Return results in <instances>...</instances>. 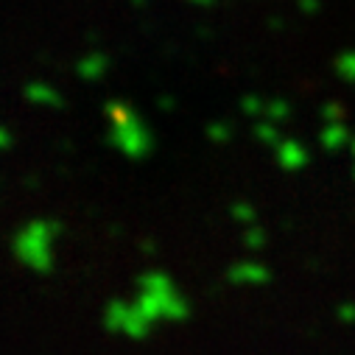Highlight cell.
Returning a JSON list of instances; mask_svg holds the SVG:
<instances>
[{
	"instance_id": "obj_5",
	"label": "cell",
	"mask_w": 355,
	"mask_h": 355,
	"mask_svg": "<svg viewBox=\"0 0 355 355\" xmlns=\"http://www.w3.org/2000/svg\"><path fill=\"white\" fill-rule=\"evenodd\" d=\"M110 67H112V59H110L107 53H101V51H90L87 56L78 59L76 73H78L84 81H98V78H104V76L110 73Z\"/></svg>"
},
{
	"instance_id": "obj_1",
	"label": "cell",
	"mask_w": 355,
	"mask_h": 355,
	"mask_svg": "<svg viewBox=\"0 0 355 355\" xmlns=\"http://www.w3.org/2000/svg\"><path fill=\"white\" fill-rule=\"evenodd\" d=\"M104 115L110 121V143L129 159H143L154 148V135L148 123L137 115V110L126 101H107Z\"/></svg>"
},
{
	"instance_id": "obj_13",
	"label": "cell",
	"mask_w": 355,
	"mask_h": 355,
	"mask_svg": "<svg viewBox=\"0 0 355 355\" xmlns=\"http://www.w3.org/2000/svg\"><path fill=\"white\" fill-rule=\"evenodd\" d=\"M300 3V9L305 12V15H313V12H319V0H297Z\"/></svg>"
},
{
	"instance_id": "obj_18",
	"label": "cell",
	"mask_w": 355,
	"mask_h": 355,
	"mask_svg": "<svg viewBox=\"0 0 355 355\" xmlns=\"http://www.w3.org/2000/svg\"><path fill=\"white\" fill-rule=\"evenodd\" d=\"M132 3H137V6H146V0H132Z\"/></svg>"
},
{
	"instance_id": "obj_8",
	"label": "cell",
	"mask_w": 355,
	"mask_h": 355,
	"mask_svg": "<svg viewBox=\"0 0 355 355\" xmlns=\"http://www.w3.org/2000/svg\"><path fill=\"white\" fill-rule=\"evenodd\" d=\"M291 118V104L286 98H269L266 101V112L263 121H272V123H283Z\"/></svg>"
},
{
	"instance_id": "obj_12",
	"label": "cell",
	"mask_w": 355,
	"mask_h": 355,
	"mask_svg": "<svg viewBox=\"0 0 355 355\" xmlns=\"http://www.w3.org/2000/svg\"><path fill=\"white\" fill-rule=\"evenodd\" d=\"M322 115H324V121H327V123H338V121L344 118V107H341L338 101H336V104L330 101V104H324V110H322Z\"/></svg>"
},
{
	"instance_id": "obj_16",
	"label": "cell",
	"mask_w": 355,
	"mask_h": 355,
	"mask_svg": "<svg viewBox=\"0 0 355 355\" xmlns=\"http://www.w3.org/2000/svg\"><path fill=\"white\" fill-rule=\"evenodd\" d=\"M188 3H193V6H213L216 0H188Z\"/></svg>"
},
{
	"instance_id": "obj_9",
	"label": "cell",
	"mask_w": 355,
	"mask_h": 355,
	"mask_svg": "<svg viewBox=\"0 0 355 355\" xmlns=\"http://www.w3.org/2000/svg\"><path fill=\"white\" fill-rule=\"evenodd\" d=\"M254 137H257L260 143H266V146H275V148L283 143L280 129H277V123H272V121H257V123H254Z\"/></svg>"
},
{
	"instance_id": "obj_6",
	"label": "cell",
	"mask_w": 355,
	"mask_h": 355,
	"mask_svg": "<svg viewBox=\"0 0 355 355\" xmlns=\"http://www.w3.org/2000/svg\"><path fill=\"white\" fill-rule=\"evenodd\" d=\"M319 143H322L324 151H338V148H344V146L352 143V135H349V129L344 126V121H338V123H324V129L319 132Z\"/></svg>"
},
{
	"instance_id": "obj_14",
	"label": "cell",
	"mask_w": 355,
	"mask_h": 355,
	"mask_svg": "<svg viewBox=\"0 0 355 355\" xmlns=\"http://www.w3.org/2000/svg\"><path fill=\"white\" fill-rule=\"evenodd\" d=\"M235 216L238 218H252V207L249 205H235Z\"/></svg>"
},
{
	"instance_id": "obj_15",
	"label": "cell",
	"mask_w": 355,
	"mask_h": 355,
	"mask_svg": "<svg viewBox=\"0 0 355 355\" xmlns=\"http://www.w3.org/2000/svg\"><path fill=\"white\" fill-rule=\"evenodd\" d=\"M0 140H3V148L12 146V129H0Z\"/></svg>"
},
{
	"instance_id": "obj_3",
	"label": "cell",
	"mask_w": 355,
	"mask_h": 355,
	"mask_svg": "<svg viewBox=\"0 0 355 355\" xmlns=\"http://www.w3.org/2000/svg\"><path fill=\"white\" fill-rule=\"evenodd\" d=\"M275 154H277V165L283 171H302L311 162L308 148L294 137H283V143L275 148Z\"/></svg>"
},
{
	"instance_id": "obj_10",
	"label": "cell",
	"mask_w": 355,
	"mask_h": 355,
	"mask_svg": "<svg viewBox=\"0 0 355 355\" xmlns=\"http://www.w3.org/2000/svg\"><path fill=\"white\" fill-rule=\"evenodd\" d=\"M241 112L249 115V118H260L266 112V101L257 98V96H243L241 98Z\"/></svg>"
},
{
	"instance_id": "obj_7",
	"label": "cell",
	"mask_w": 355,
	"mask_h": 355,
	"mask_svg": "<svg viewBox=\"0 0 355 355\" xmlns=\"http://www.w3.org/2000/svg\"><path fill=\"white\" fill-rule=\"evenodd\" d=\"M333 70H336V76H338L344 84H355V48L341 51V53L336 56V62H333Z\"/></svg>"
},
{
	"instance_id": "obj_17",
	"label": "cell",
	"mask_w": 355,
	"mask_h": 355,
	"mask_svg": "<svg viewBox=\"0 0 355 355\" xmlns=\"http://www.w3.org/2000/svg\"><path fill=\"white\" fill-rule=\"evenodd\" d=\"M349 154H352V176H355V137H352V143H349Z\"/></svg>"
},
{
	"instance_id": "obj_11",
	"label": "cell",
	"mask_w": 355,
	"mask_h": 355,
	"mask_svg": "<svg viewBox=\"0 0 355 355\" xmlns=\"http://www.w3.org/2000/svg\"><path fill=\"white\" fill-rule=\"evenodd\" d=\"M230 137H232V126H230V123L213 121V123L207 126V140H213V143H227Z\"/></svg>"
},
{
	"instance_id": "obj_2",
	"label": "cell",
	"mask_w": 355,
	"mask_h": 355,
	"mask_svg": "<svg viewBox=\"0 0 355 355\" xmlns=\"http://www.w3.org/2000/svg\"><path fill=\"white\" fill-rule=\"evenodd\" d=\"M51 232H53V227H51L48 221H34V224H28V227L20 232V238H17L20 254H23L26 260H34V263L48 260Z\"/></svg>"
},
{
	"instance_id": "obj_4",
	"label": "cell",
	"mask_w": 355,
	"mask_h": 355,
	"mask_svg": "<svg viewBox=\"0 0 355 355\" xmlns=\"http://www.w3.org/2000/svg\"><path fill=\"white\" fill-rule=\"evenodd\" d=\"M23 96H26L28 104L42 107V110H59V107L64 104V98L59 96L56 87H51V84H45V81H31V84H26Z\"/></svg>"
}]
</instances>
